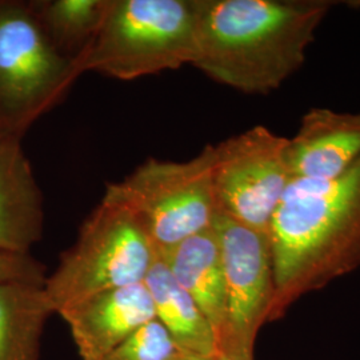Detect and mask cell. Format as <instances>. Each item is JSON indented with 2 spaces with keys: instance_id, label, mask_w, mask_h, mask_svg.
Listing matches in <instances>:
<instances>
[{
  "instance_id": "1",
  "label": "cell",
  "mask_w": 360,
  "mask_h": 360,
  "mask_svg": "<svg viewBox=\"0 0 360 360\" xmlns=\"http://www.w3.org/2000/svg\"><path fill=\"white\" fill-rule=\"evenodd\" d=\"M328 0H195L191 65L248 95L279 90L307 60Z\"/></svg>"
},
{
  "instance_id": "2",
  "label": "cell",
  "mask_w": 360,
  "mask_h": 360,
  "mask_svg": "<svg viewBox=\"0 0 360 360\" xmlns=\"http://www.w3.org/2000/svg\"><path fill=\"white\" fill-rule=\"evenodd\" d=\"M269 235L274 321L302 296L360 267V159L336 179L292 180Z\"/></svg>"
},
{
  "instance_id": "3",
  "label": "cell",
  "mask_w": 360,
  "mask_h": 360,
  "mask_svg": "<svg viewBox=\"0 0 360 360\" xmlns=\"http://www.w3.org/2000/svg\"><path fill=\"white\" fill-rule=\"evenodd\" d=\"M195 26V0H111L75 63L119 80L178 70L193 62Z\"/></svg>"
},
{
  "instance_id": "4",
  "label": "cell",
  "mask_w": 360,
  "mask_h": 360,
  "mask_svg": "<svg viewBox=\"0 0 360 360\" xmlns=\"http://www.w3.org/2000/svg\"><path fill=\"white\" fill-rule=\"evenodd\" d=\"M215 158V144L186 162L150 158L124 179L107 184L102 200L129 210L163 255L214 226Z\"/></svg>"
},
{
  "instance_id": "5",
  "label": "cell",
  "mask_w": 360,
  "mask_h": 360,
  "mask_svg": "<svg viewBox=\"0 0 360 360\" xmlns=\"http://www.w3.org/2000/svg\"><path fill=\"white\" fill-rule=\"evenodd\" d=\"M158 257L129 210L102 200L43 285L55 314L107 290L143 283Z\"/></svg>"
},
{
  "instance_id": "6",
  "label": "cell",
  "mask_w": 360,
  "mask_h": 360,
  "mask_svg": "<svg viewBox=\"0 0 360 360\" xmlns=\"http://www.w3.org/2000/svg\"><path fill=\"white\" fill-rule=\"evenodd\" d=\"M52 44L28 1L0 0V129L23 138L80 77Z\"/></svg>"
},
{
  "instance_id": "7",
  "label": "cell",
  "mask_w": 360,
  "mask_h": 360,
  "mask_svg": "<svg viewBox=\"0 0 360 360\" xmlns=\"http://www.w3.org/2000/svg\"><path fill=\"white\" fill-rule=\"evenodd\" d=\"M288 147V138L266 126H255L215 144L218 214L269 232L292 181Z\"/></svg>"
},
{
  "instance_id": "8",
  "label": "cell",
  "mask_w": 360,
  "mask_h": 360,
  "mask_svg": "<svg viewBox=\"0 0 360 360\" xmlns=\"http://www.w3.org/2000/svg\"><path fill=\"white\" fill-rule=\"evenodd\" d=\"M226 283L227 321L220 346L255 351L259 330L271 318L275 299L269 232L218 214L214 221ZM219 349V348H218Z\"/></svg>"
},
{
  "instance_id": "9",
  "label": "cell",
  "mask_w": 360,
  "mask_h": 360,
  "mask_svg": "<svg viewBox=\"0 0 360 360\" xmlns=\"http://www.w3.org/2000/svg\"><path fill=\"white\" fill-rule=\"evenodd\" d=\"M83 360H101L146 323L156 319L147 285L131 284L90 296L59 314Z\"/></svg>"
},
{
  "instance_id": "10",
  "label": "cell",
  "mask_w": 360,
  "mask_h": 360,
  "mask_svg": "<svg viewBox=\"0 0 360 360\" xmlns=\"http://www.w3.org/2000/svg\"><path fill=\"white\" fill-rule=\"evenodd\" d=\"M288 139L292 180L336 179L360 159V111L311 108Z\"/></svg>"
},
{
  "instance_id": "11",
  "label": "cell",
  "mask_w": 360,
  "mask_h": 360,
  "mask_svg": "<svg viewBox=\"0 0 360 360\" xmlns=\"http://www.w3.org/2000/svg\"><path fill=\"white\" fill-rule=\"evenodd\" d=\"M22 139L0 129V248L30 254L43 238L44 205Z\"/></svg>"
},
{
  "instance_id": "12",
  "label": "cell",
  "mask_w": 360,
  "mask_h": 360,
  "mask_svg": "<svg viewBox=\"0 0 360 360\" xmlns=\"http://www.w3.org/2000/svg\"><path fill=\"white\" fill-rule=\"evenodd\" d=\"M180 287L191 296L218 336L227 321L226 283L218 236L214 226L159 255Z\"/></svg>"
},
{
  "instance_id": "13",
  "label": "cell",
  "mask_w": 360,
  "mask_h": 360,
  "mask_svg": "<svg viewBox=\"0 0 360 360\" xmlns=\"http://www.w3.org/2000/svg\"><path fill=\"white\" fill-rule=\"evenodd\" d=\"M144 284L153 299L156 319L167 328L183 351L208 356L218 355V336L212 326L193 297L174 279L159 255Z\"/></svg>"
},
{
  "instance_id": "14",
  "label": "cell",
  "mask_w": 360,
  "mask_h": 360,
  "mask_svg": "<svg viewBox=\"0 0 360 360\" xmlns=\"http://www.w3.org/2000/svg\"><path fill=\"white\" fill-rule=\"evenodd\" d=\"M53 314L43 285L0 284V360H39L43 331Z\"/></svg>"
},
{
  "instance_id": "15",
  "label": "cell",
  "mask_w": 360,
  "mask_h": 360,
  "mask_svg": "<svg viewBox=\"0 0 360 360\" xmlns=\"http://www.w3.org/2000/svg\"><path fill=\"white\" fill-rule=\"evenodd\" d=\"M111 0L28 1L56 50L77 60L90 46Z\"/></svg>"
},
{
  "instance_id": "16",
  "label": "cell",
  "mask_w": 360,
  "mask_h": 360,
  "mask_svg": "<svg viewBox=\"0 0 360 360\" xmlns=\"http://www.w3.org/2000/svg\"><path fill=\"white\" fill-rule=\"evenodd\" d=\"M183 349L167 328L154 319L129 335L101 360H176Z\"/></svg>"
},
{
  "instance_id": "17",
  "label": "cell",
  "mask_w": 360,
  "mask_h": 360,
  "mask_svg": "<svg viewBox=\"0 0 360 360\" xmlns=\"http://www.w3.org/2000/svg\"><path fill=\"white\" fill-rule=\"evenodd\" d=\"M47 276L46 266L31 254L13 252L0 248V284L44 285Z\"/></svg>"
},
{
  "instance_id": "18",
  "label": "cell",
  "mask_w": 360,
  "mask_h": 360,
  "mask_svg": "<svg viewBox=\"0 0 360 360\" xmlns=\"http://www.w3.org/2000/svg\"><path fill=\"white\" fill-rule=\"evenodd\" d=\"M217 360H255V358L252 352H245L229 346H220Z\"/></svg>"
},
{
  "instance_id": "19",
  "label": "cell",
  "mask_w": 360,
  "mask_h": 360,
  "mask_svg": "<svg viewBox=\"0 0 360 360\" xmlns=\"http://www.w3.org/2000/svg\"><path fill=\"white\" fill-rule=\"evenodd\" d=\"M217 356H208V355H200V354H193V352L183 351L180 354L179 358L176 360H217Z\"/></svg>"
}]
</instances>
